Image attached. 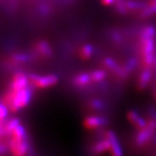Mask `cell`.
Wrapping results in <instances>:
<instances>
[{"label": "cell", "instance_id": "obj_22", "mask_svg": "<svg viewBox=\"0 0 156 156\" xmlns=\"http://www.w3.org/2000/svg\"><path fill=\"white\" fill-rule=\"evenodd\" d=\"M90 106L92 107L94 109L99 110V109H101V108L104 107V104H103V102L100 100H93L90 101Z\"/></svg>", "mask_w": 156, "mask_h": 156}, {"label": "cell", "instance_id": "obj_12", "mask_svg": "<svg viewBox=\"0 0 156 156\" xmlns=\"http://www.w3.org/2000/svg\"><path fill=\"white\" fill-rule=\"evenodd\" d=\"M92 83L90 73H80L73 79V83L77 87H84Z\"/></svg>", "mask_w": 156, "mask_h": 156}, {"label": "cell", "instance_id": "obj_14", "mask_svg": "<svg viewBox=\"0 0 156 156\" xmlns=\"http://www.w3.org/2000/svg\"><path fill=\"white\" fill-rule=\"evenodd\" d=\"M94 47L90 44L83 45L81 49H80V56L83 59H89L94 54Z\"/></svg>", "mask_w": 156, "mask_h": 156}, {"label": "cell", "instance_id": "obj_20", "mask_svg": "<svg viewBox=\"0 0 156 156\" xmlns=\"http://www.w3.org/2000/svg\"><path fill=\"white\" fill-rule=\"evenodd\" d=\"M8 112H9L8 108L0 100V122H4V121L5 120V118L8 115Z\"/></svg>", "mask_w": 156, "mask_h": 156}, {"label": "cell", "instance_id": "obj_18", "mask_svg": "<svg viewBox=\"0 0 156 156\" xmlns=\"http://www.w3.org/2000/svg\"><path fill=\"white\" fill-rule=\"evenodd\" d=\"M28 60V56L24 54H15L11 56L10 58V63H19V62H24Z\"/></svg>", "mask_w": 156, "mask_h": 156}, {"label": "cell", "instance_id": "obj_23", "mask_svg": "<svg viewBox=\"0 0 156 156\" xmlns=\"http://www.w3.org/2000/svg\"><path fill=\"white\" fill-rule=\"evenodd\" d=\"M115 1L116 0H101V4L103 5H111L113 4H115Z\"/></svg>", "mask_w": 156, "mask_h": 156}, {"label": "cell", "instance_id": "obj_13", "mask_svg": "<svg viewBox=\"0 0 156 156\" xmlns=\"http://www.w3.org/2000/svg\"><path fill=\"white\" fill-rule=\"evenodd\" d=\"M110 148V144L108 140H101L100 141H98L95 146H94V152L95 154H102L105 153L107 151H109Z\"/></svg>", "mask_w": 156, "mask_h": 156}, {"label": "cell", "instance_id": "obj_4", "mask_svg": "<svg viewBox=\"0 0 156 156\" xmlns=\"http://www.w3.org/2000/svg\"><path fill=\"white\" fill-rule=\"evenodd\" d=\"M155 43L154 38H141V54L144 66L150 68L154 64Z\"/></svg>", "mask_w": 156, "mask_h": 156}, {"label": "cell", "instance_id": "obj_2", "mask_svg": "<svg viewBox=\"0 0 156 156\" xmlns=\"http://www.w3.org/2000/svg\"><path fill=\"white\" fill-rule=\"evenodd\" d=\"M9 140V149L12 156H25L28 151V143L26 141L25 128L21 124L12 129Z\"/></svg>", "mask_w": 156, "mask_h": 156}, {"label": "cell", "instance_id": "obj_26", "mask_svg": "<svg viewBox=\"0 0 156 156\" xmlns=\"http://www.w3.org/2000/svg\"><path fill=\"white\" fill-rule=\"evenodd\" d=\"M154 64H155V65H156V59H155V62H154Z\"/></svg>", "mask_w": 156, "mask_h": 156}, {"label": "cell", "instance_id": "obj_10", "mask_svg": "<svg viewBox=\"0 0 156 156\" xmlns=\"http://www.w3.org/2000/svg\"><path fill=\"white\" fill-rule=\"evenodd\" d=\"M127 116H128V121L139 129L146 128V126L147 124V122L140 116L136 111H133V110L128 111Z\"/></svg>", "mask_w": 156, "mask_h": 156}, {"label": "cell", "instance_id": "obj_6", "mask_svg": "<svg viewBox=\"0 0 156 156\" xmlns=\"http://www.w3.org/2000/svg\"><path fill=\"white\" fill-rule=\"evenodd\" d=\"M30 85V84L29 82L28 76H26L23 72L18 71L15 73L13 76L11 77V83L8 88L15 89V90H20V89L27 88Z\"/></svg>", "mask_w": 156, "mask_h": 156}, {"label": "cell", "instance_id": "obj_7", "mask_svg": "<svg viewBox=\"0 0 156 156\" xmlns=\"http://www.w3.org/2000/svg\"><path fill=\"white\" fill-rule=\"evenodd\" d=\"M106 138L108 140L109 144H110L109 152H110L111 156H122V148L119 142V140L117 138L116 134L113 131H108V132H107Z\"/></svg>", "mask_w": 156, "mask_h": 156}, {"label": "cell", "instance_id": "obj_24", "mask_svg": "<svg viewBox=\"0 0 156 156\" xmlns=\"http://www.w3.org/2000/svg\"><path fill=\"white\" fill-rule=\"evenodd\" d=\"M4 135H6L5 132L4 122H0V139H1Z\"/></svg>", "mask_w": 156, "mask_h": 156}, {"label": "cell", "instance_id": "obj_27", "mask_svg": "<svg viewBox=\"0 0 156 156\" xmlns=\"http://www.w3.org/2000/svg\"><path fill=\"white\" fill-rule=\"evenodd\" d=\"M155 96H156V91H155Z\"/></svg>", "mask_w": 156, "mask_h": 156}, {"label": "cell", "instance_id": "obj_17", "mask_svg": "<svg viewBox=\"0 0 156 156\" xmlns=\"http://www.w3.org/2000/svg\"><path fill=\"white\" fill-rule=\"evenodd\" d=\"M126 5L128 7V11L143 10L146 7V5L143 3L137 2V1H128V2H126Z\"/></svg>", "mask_w": 156, "mask_h": 156}, {"label": "cell", "instance_id": "obj_9", "mask_svg": "<svg viewBox=\"0 0 156 156\" xmlns=\"http://www.w3.org/2000/svg\"><path fill=\"white\" fill-rule=\"evenodd\" d=\"M34 50H35L36 53L38 56H44V57H50L53 54L51 46L46 41H39V42H37L35 45V47H34Z\"/></svg>", "mask_w": 156, "mask_h": 156}, {"label": "cell", "instance_id": "obj_8", "mask_svg": "<svg viewBox=\"0 0 156 156\" xmlns=\"http://www.w3.org/2000/svg\"><path fill=\"white\" fill-rule=\"evenodd\" d=\"M107 123V120L103 117L98 115H89L86 117L83 121L84 127L88 129H95L100 128L101 126L105 125Z\"/></svg>", "mask_w": 156, "mask_h": 156}, {"label": "cell", "instance_id": "obj_3", "mask_svg": "<svg viewBox=\"0 0 156 156\" xmlns=\"http://www.w3.org/2000/svg\"><path fill=\"white\" fill-rule=\"evenodd\" d=\"M29 82L30 86L39 89H45L53 87L59 82V78L56 75H45V76H39L31 74L29 75Z\"/></svg>", "mask_w": 156, "mask_h": 156}, {"label": "cell", "instance_id": "obj_15", "mask_svg": "<svg viewBox=\"0 0 156 156\" xmlns=\"http://www.w3.org/2000/svg\"><path fill=\"white\" fill-rule=\"evenodd\" d=\"M90 76L93 83H100L106 78L107 72L103 69H96L90 73Z\"/></svg>", "mask_w": 156, "mask_h": 156}, {"label": "cell", "instance_id": "obj_25", "mask_svg": "<svg viewBox=\"0 0 156 156\" xmlns=\"http://www.w3.org/2000/svg\"><path fill=\"white\" fill-rule=\"evenodd\" d=\"M154 3H156V0H151L150 4H154Z\"/></svg>", "mask_w": 156, "mask_h": 156}, {"label": "cell", "instance_id": "obj_16", "mask_svg": "<svg viewBox=\"0 0 156 156\" xmlns=\"http://www.w3.org/2000/svg\"><path fill=\"white\" fill-rule=\"evenodd\" d=\"M156 29L154 26H147L141 31V38H154Z\"/></svg>", "mask_w": 156, "mask_h": 156}, {"label": "cell", "instance_id": "obj_21", "mask_svg": "<svg viewBox=\"0 0 156 156\" xmlns=\"http://www.w3.org/2000/svg\"><path fill=\"white\" fill-rule=\"evenodd\" d=\"M136 64H137V60L136 59H134V58H132V59H130L128 62L127 63V65L125 66V69L127 70V72L129 73L130 71H132L133 69H134V67L136 66Z\"/></svg>", "mask_w": 156, "mask_h": 156}, {"label": "cell", "instance_id": "obj_19", "mask_svg": "<svg viewBox=\"0 0 156 156\" xmlns=\"http://www.w3.org/2000/svg\"><path fill=\"white\" fill-rule=\"evenodd\" d=\"M156 13V3L154 4H149V5L146 6L142 11V16L143 17H149Z\"/></svg>", "mask_w": 156, "mask_h": 156}, {"label": "cell", "instance_id": "obj_1", "mask_svg": "<svg viewBox=\"0 0 156 156\" xmlns=\"http://www.w3.org/2000/svg\"><path fill=\"white\" fill-rule=\"evenodd\" d=\"M31 97L32 91L31 88L29 86L20 90H15L8 88L3 94L0 100L5 105L9 111L17 113L28 106L31 101Z\"/></svg>", "mask_w": 156, "mask_h": 156}, {"label": "cell", "instance_id": "obj_5", "mask_svg": "<svg viewBox=\"0 0 156 156\" xmlns=\"http://www.w3.org/2000/svg\"><path fill=\"white\" fill-rule=\"evenodd\" d=\"M156 130V120L155 119H151L150 121L147 122L146 128L140 129V132L136 135L135 141L138 145H144L147 143L152 135L154 134V132Z\"/></svg>", "mask_w": 156, "mask_h": 156}, {"label": "cell", "instance_id": "obj_11", "mask_svg": "<svg viewBox=\"0 0 156 156\" xmlns=\"http://www.w3.org/2000/svg\"><path fill=\"white\" fill-rule=\"evenodd\" d=\"M151 78H152V71L149 68L146 67L140 74L139 79H138V88L140 89H146L148 83H150Z\"/></svg>", "mask_w": 156, "mask_h": 156}]
</instances>
